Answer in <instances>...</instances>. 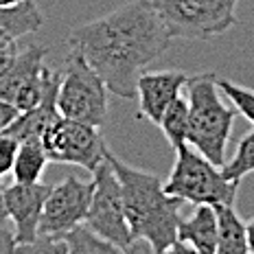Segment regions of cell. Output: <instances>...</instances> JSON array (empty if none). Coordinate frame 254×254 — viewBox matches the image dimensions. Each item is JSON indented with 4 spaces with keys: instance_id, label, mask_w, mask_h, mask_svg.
Listing matches in <instances>:
<instances>
[{
    "instance_id": "1",
    "label": "cell",
    "mask_w": 254,
    "mask_h": 254,
    "mask_svg": "<svg viewBox=\"0 0 254 254\" xmlns=\"http://www.w3.org/2000/svg\"><path fill=\"white\" fill-rule=\"evenodd\" d=\"M68 44L86 57L110 92L131 99L136 97L138 77L169 49L171 35L149 0H131L75 26Z\"/></svg>"
},
{
    "instance_id": "2",
    "label": "cell",
    "mask_w": 254,
    "mask_h": 254,
    "mask_svg": "<svg viewBox=\"0 0 254 254\" xmlns=\"http://www.w3.org/2000/svg\"><path fill=\"white\" fill-rule=\"evenodd\" d=\"M119 176L127 224L138 241H147L156 254H167L178 239V224L182 219V199L165 190V182L158 176L125 165L108 149L105 156Z\"/></svg>"
},
{
    "instance_id": "3",
    "label": "cell",
    "mask_w": 254,
    "mask_h": 254,
    "mask_svg": "<svg viewBox=\"0 0 254 254\" xmlns=\"http://www.w3.org/2000/svg\"><path fill=\"white\" fill-rule=\"evenodd\" d=\"M189 101V145L204 153L217 167L226 165L232 125L237 112L224 103L215 72H199L187 81Z\"/></svg>"
},
{
    "instance_id": "4",
    "label": "cell",
    "mask_w": 254,
    "mask_h": 254,
    "mask_svg": "<svg viewBox=\"0 0 254 254\" xmlns=\"http://www.w3.org/2000/svg\"><path fill=\"white\" fill-rule=\"evenodd\" d=\"M165 190L195 206H235L239 182L228 180L213 160L187 142L176 151V165L165 182Z\"/></svg>"
},
{
    "instance_id": "5",
    "label": "cell",
    "mask_w": 254,
    "mask_h": 254,
    "mask_svg": "<svg viewBox=\"0 0 254 254\" xmlns=\"http://www.w3.org/2000/svg\"><path fill=\"white\" fill-rule=\"evenodd\" d=\"M108 94L110 90L101 75L90 66L81 53L70 49L64 70H60V90H57L60 114L101 127L108 119Z\"/></svg>"
},
{
    "instance_id": "6",
    "label": "cell",
    "mask_w": 254,
    "mask_h": 254,
    "mask_svg": "<svg viewBox=\"0 0 254 254\" xmlns=\"http://www.w3.org/2000/svg\"><path fill=\"white\" fill-rule=\"evenodd\" d=\"M171 40H210L232 29L239 0H149Z\"/></svg>"
},
{
    "instance_id": "7",
    "label": "cell",
    "mask_w": 254,
    "mask_h": 254,
    "mask_svg": "<svg viewBox=\"0 0 254 254\" xmlns=\"http://www.w3.org/2000/svg\"><path fill=\"white\" fill-rule=\"evenodd\" d=\"M94 176V189L92 199H90V208L86 215V224L103 239L114 243L121 252H129L134 246V235L127 224L125 206H123V193H121L119 176L114 173L110 160L99 165V169L92 173Z\"/></svg>"
},
{
    "instance_id": "8",
    "label": "cell",
    "mask_w": 254,
    "mask_h": 254,
    "mask_svg": "<svg viewBox=\"0 0 254 254\" xmlns=\"http://www.w3.org/2000/svg\"><path fill=\"white\" fill-rule=\"evenodd\" d=\"M42 142L51 162L75 165L90 173L97 171L108 156V147L97 125L72 121L66 116H60L46 129Z\"/></svg>"
},
{
    "instance_id": "9",
    "label": "cell",
    "mask_w": 254,
    "mask_h": 254,
    "mask_svg": "<svg viewBox=\"0 0 254 254\" xmlns=\"http://www.w3.org/2000/svg\"><path fill=\"white\" fill-rule=\"evenodd\" d=\"M92 189L94 182H83L75 176H68L62 182L53 184L42 210L38 228L40 237L60 239L64 232L83 224L92 199Z\"/></svg>"
},
{
    "instance_id": "10",
    "label": "cell",
    "mask_w": 254,
    "mask_h": 254,
    "mask_svg": "<svg viewBox=\"0 0 254 254\" xmlns=\"http://www.w3.org/2000/svg\"><path fill=\"white\" fill-rule=\"evenodd\" d=\"M49 49L40 44H31L20 49L11 66L0 75V99L11 103L18 112L33 108L44 94L46 72L44 64Z\"/></svg>"
},
{
    "instance_id": "11",
    "label": "cell",
    "mask_w": 254,
    "mask_h": 254,
    "mask_svg": "<svg viewBox=\"0 0 254 254\" xmlns=\"http://www.w3.org/2000/svg\"><path fill=\"white\" fill-rule=\"evenodd\" d=\"M51 190V184H20L15 182L4 189V202H7L9 219L13 221V232L18 248L29 246L40 237V219L44 210L46 195Z\"/></svg>"
},
{
    "instance_id": "12",
    "label": "cell",
    "mask_w": 254,
    "mask_h": 254,
    "mask_svg": "<svg viewBox=\"0 0 254 254\" xmlns=\"http://www.w3.org/2000/svg\"><path fill=\"white\" fill-rule=\"evenodd\" d=\"M187 81L189 75L182 70H145L136 83L140 116L158 125L167 108L187 88Z\"/></svg>"
},
{
    "instance_id": "13",
    "label": "cell",
    "mask_w": 254,
    "mask_h": 254,
    "mask_svg": "<svg viewBox=\"0 0 254 254\" xmlns=\"http://www.w3.org/2000/svg\"><path fill=\"white\" fill-rule=\"evenodd\" d=\"M57 90H60V72H53L49 68L44 83V94L33 108L24 110L13 119V123L7 127V134H11L15 140H33L46 134V129L60 119V108H57Z\"/></svg>"
},
{
    "instance_id": "14",
    "label": "cell",
    "mask_w": 254,
    "mask_h": 254,
    "mask_svg": "<svg viewBox=\"0 0 254 254\" xmlns=\"http://www.w3.org/2000/svg\"><path fill=\"white\" fill-rule=\"evenodd\" d=\"M178 239L187 241L195 252L199 254H217V208L210 204H197L193 215L187 219H180L178 224Z\"/></svg>"
},
{
    "instance_id": "15",
    "label": "cell",
    "mask_w": 254,
    "mask_h": 254,
    "mask_svg": "<svg viewBox=\"0 0 254 254\" xmlns=\"http://www.w3.org/2000/svg\"><path fill=\"white\" fill-rule=\"evenodd\" d=\"M44 15L33 0H22L11 7H0V42H18L42 29Z\"/></svg>"
},
{
    "instance_id": "16",
    "label": "cell",
    "mask_w": 254,
    "mask_h": 254,
    "mask_svg": "<svg viewBox=\"0 0 254 254\" xmlns=\"http://www.w3.org/2000/svg\"><path fill=\"white\" fill-rule=\"evenodd\" d=\"M217 208V254H250L248 224L239 217L235 206H215Z\"/></svg>"
},
{
    "instance_id": "17",
    "label": "cell",
    "mask_w": 254,
    "mask_h": 254,
    "mask_svg": "<svg viewBox=\"0 0 254 254\" xmlns=\"http://www.w3.org/2000/svg\"><path fill=\"white\" fill-rule=\"evenodd\" d=\"M49 153L44 149V142L40 138L33 140H22L18 147V156L13 162V182L20 184H35L42 182V176L49 165Z\"/></svg>"
},
{
    "instance_id": "18",
    "label": "cell",
    "mask_w": 254,
    "mask_h": 254,
    "mask_svg": "<svg viewBox=\"0 0 254 254\" xmlns=\"http://www.w3.org/2000/svg\"><path fill=\"white\" fill-rule=\"evenodd\" d=\"M66 246V254H112L121 252L114 243H110L108 239H103L101 235H97L90 226L83 224L75 226L68 232H64L60 237Z\"/></svg>"
},
{
    "instance_id": "19",
    "label": "cell",
    "mask_w": 254,
    "mask_h": 254,
    "mask_svg": "<svg viewBox=\"0 0 254 254\" xmlns=\"http://www.w3.org/2000/svg\"><path fill=\"white\" fill-rule=\"evenodd\" d=\"M158 127L162 129L169 145L173 147V151H178L182 145L189 142V101L187 97H180L167 108V112L162 114Z\"/></svg>"
},
{
    "instance_id": "20",
    "label": "cell",
    "mask_w": 254,
    "mask_h": 254,
    "mask_svg": "<svg viewBox=\"0 0 254 254\" xmlns=\"http://www.w3.org/2000/svg\"><path fill=\"white\" fill-rule=\"evenodd\" d=\"M224 176L235 182H241L248 173H254V129L248 131L237 145V151L230 162L224 165Z\"/></svg>"
},
{
    "instance_id": "21",
    "label": "cell",
    "mask_w": 254,
    "mask_h": 254,
    "mask_svg": "<svg viewBox=\"0 0 254 254\" xmlns=\"http://www.w3.org/2000/svg\"><path fill=\"white\" fill-rule=\"evenodd\" d=\"M217 83H219L221 92L235 103L237 112H241L254 125V90L237 86L235 81H230V79H221V77H217Z\"/></svg>"
},
{
    "instance_id": "22",
    "label": "cell",
    "mask_w": 254,
    "mask_h": 254,
    "mask_svg": "<svg viewBox=\"0 0 254 254\" xmlns=\"http://www.w3.org/2000/svg\"><path fill=\"white\" fill-rule=\"evenodd\" d=\"M18 147L20 140H15L7 131H0V178L11 173L15 156H18Z\"/></svg>"
},
{
    "instance_id": "23",
    "label": "cell",
    "mask_w": 254,
    "mask_h": 254,
    "mask_svg": "<svg viewBox=\"0 0 254 254\" xmlns=\"http://www.w3.org/2000/svg\"><path fill=\"white\" fill-rule=\"evenodd\" d=\"M18 51H20L18 42H4V44L0 42V75H2V72L11 66V62L15 60Z\"/></svg>"
},
{
    "instance_id": "24",
    "label": "cell",
    "mask_w": 254,
    "mask_h": 254,
    "mask_svg": "<svg viewBox=\"0 0 254 254\" xmlns=\"http://www.w3.org/2000/svg\"><path fill=\"white\" fill-rule=\"evenodd\" d=\"M18 252V241H15V232L7 228V224L0 226V254H11Z\"/></svg>"
},
{
    "instance_id": "25",
    "label": "cell",
    "mask_w": 254,
    "mask_h": 254,
    "mask_svg": "<svg viewBox=\"0 0 254 254\" xmlns=\"http://www.w3.org/2000/svg\"><path fill=\"white\" fill-rule=\"evenodd\" d=\"M18 114H20V112L13 108L11 103H7V101H2V99H0V131L7 129V127L13 123V119H15Z\"/></svg>"
},
{
    "instance_id": "26",
    "label": "cell",
    "mask_w": 254,
    "mask_h": 254,
    "mask_svg": "<svg viewBox=\"0 0 254 254\" xmlns=\"http://www.w3.org/2000/svg\"><path fill=\"white\" fill-rule=\"evenodd\" d=\"M9 219V210H7V202H4V187L0 182V226L7 224Z\"/></svg>"
},
{
    "instance_id": "27",
    "label": "cell",
    "mask_w": 254,
    "mask_h": 254,
    "mask_svg": "<svg viewBox=\"0 0 254 254\" xmlns=\"http://www.w3.org/2000/svg\"><path fill=\"white\" fill-rule=\"evenodd\" d=\"M248 243H250V252L254 254V217L248 221Z\"/></svg>"
},
{
    "instance_id": "28",
    "label": "cell",
    "mask_w": 254,
    "mask_h": 254,
    "mask_svg": "<svg viewBox=\"0 0 254 254\" xmlns=\"http://www.w3.org/2000/svg\"><path fill=\"white\" fill-rule=\"evenodd\" d=\"M22 0H0V7H11V4H18Z\"/></svg>"
}]
</instances>
